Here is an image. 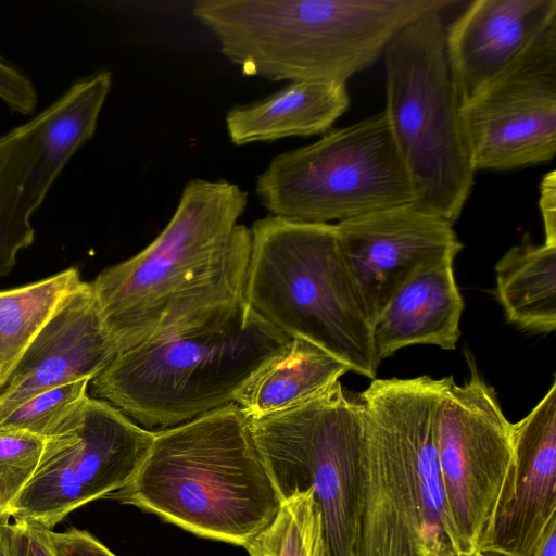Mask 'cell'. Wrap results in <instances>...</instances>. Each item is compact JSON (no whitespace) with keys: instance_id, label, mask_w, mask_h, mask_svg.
<instances>
[{"instance_id":"1","label":"cell","mask_w":556,"mask_h":556,"mask_svg":"<svg viewBox=\"0 0 556 556\" xmlns=\"http://www.w3.org/2000/svg\"><path fill=\"white\" fill-rule=\"evenodd\" d=\"M248 193L192 179L159 236L90 282L117 354L223 324L245 307L251 229L239 224Z\"/></svg>"},{"instance_id":"2","label":"cell","mask_w":556,"mask_h":556,"mask_svg":"<svg viewBox=\"0 0 556 556\" xmlns=\"http://www.w3.org/2000/svg\"><path fill=\"white\" fill-rule=\"evenodd\" d=\"M446 381L374 379L361 393L356 556H463L435 443L434 414Z\"/></svg>"},{"instance_id":"3","label":"cell","mask_w":556,"mask_h":556,"mask_svg":"<svg viewBox=\"0 0 556 556\" xmlns=\"http://www.w3.org/2000/svg\"><path fill=\"white\" fill-rule=\"evenodd\" d=\"M456 0H201L193 16L244 75L346 85L408 24Z\"/></svg>"},{"instance_id":"4","label":"cell","mask_w":556,"mask_h":556,"mask_svg":"<svg viewBox=\"0 0 556 556\" xmlns=\"http://www.w3.org/2000/svg\"><path fill=\"white\" fill-rule=\"evenodd\" d=\"M110 497L243 547L282 505L247 414L236 403L155 431L135 477Z\"/></svg>"},{"instance_id":"5","label":"cell","mask_w":556,"mask_h":556,"mask_svg":"<svg viewBox=\"0 0 556 556\" xmlns=\"http://www.w3.org/2000/svg\"><path fill=\"white\" fill-rule=\"evenodd\" d=\"M250 229L247 306L289 338L306 340L350 371L375 379L380 362L371 319L336 224L268 215Z\"/></svg>"},{"instance_id":"6","label":"cell","mask_w":556,"mask_h":556,"mask_svg":"<svg viewBox=\"0 0 556 556\" xmlns=\"http://www.w3.org/2000/svg\"><path fill=\"white\" fill-rule=\"evenodd\" d=\"M290 340L247 306L223 324L118 353L89 388L139 426L163 430L235 403L245 380Z\"/></svg>"},{"instance_id":"7","label":"cell","mask_w":556,"mask_h":556,"mask_svg":"<svg viewBox=\"0 0 556 556\" xmlns=\"http://www.w3.org/2000/svg\"><path fill=\"white\" fill-rule=\"evenodd\" d=\"M442 12L421 15L384 50L383 113L407 172L414 204L454 224L471 193L476 172Z\"/></svg>"},{"instance_id":"8","label":"cell","mask_w":556,"mask_h":556,"mask_svg":"<svg viewBox=\"0 0 556 556\" xmlns=\"http://www.w3.org/2000/svg\"><path fill=\"white\" fill-rule=\"evenodd\" d=\"M254 443L282 502L313 491L326 556H356L364 407L340 380L286 409L248 415Z\"/></svg>"},{"instance_id":"9","label":"cell","mask_w":556,"mask_h":556,"mask_svg":"<svg viewBox=\"0 0 556 556\" xmlns=\"http://www.w3.org/2000/svg\"><path fill=\"white\" fill-rule=\"evenodd\" d=\"M255 192L269 215L305 224H339L414 203L383 112L275 156Z\"/></svg>"},{"instance_id":"10","label":"cell","mask_w":556,"mask_h":556,"mask_svg":"<svg viewBox=\"0 0 556 556\" xmlns=\"http://www.w3.org/2000/svg\"><path fill=\"white\" fill-rule=\"evenodd\" d=\"M466 357L469 377L463 384L447 377L435 408L434 431L462 555L476 556L513 498L517 464L513 424L473 358L469 353Z\"/></svg>"},{"instance_id":"11","label":"cell","mask_w":556,"mask_h":556,"mask_svg":"<svg viewBox=\"0 0 556 556\" xmlns=\"http://www.w3.org/2000/svg\"><path fill=\"white\" fill-rule=\"evenodd\" d=\"M111 85L108 71L84 78L0 137V276L34 242L30 218L71 157L93 136Z\"/></svg>"},{"instance_id":"12","label":"cell","mask_w":556,"mask_h":556,"mask_svg":"<svg viewBox=\"0 0 556 556\" xmlns=\"http://www.w3.org/2000/svg\"><path fill=\"white\" fill-rule=\"evenodd\" d=\"M475 172H507L556 154V24L463 104Z\"/></svg>"},{"instance_id":"13","label":"cell","mask_w":556,"mask_h":556,"mask_svg":"<svg viewBox=\"0 0 556 556\" xmlns=\"http://www.w3.org/2000/svg\"><path fill=\"white\" fill-rule=\"evenodd\" d=\"M338 242L371 324L394 291L420 266L455 260L463 249L453 224L414 203L336 224Z\"/></svg>"},{"instance_id":"14","label":"cell","mask_w":556,"mask_h":556,"mask_svg":"<svg viewBox=\"0 0 556 556\" xmlns=\"http://www.w3.org/2000/svg\"><path fill=\"white\" fill-rule=\"evenodd\" d=\"M115 355L90 282L81 281L64 298L0 390V419L48 389L91 381Z\"/></svg>"},{"instance_id":"15","label":"cell","mask_w":556,"mask_h":556,"mask_svg":"<svg viewBox=\"0 0 556 556\" xmlns=\"http://www.w3.org/2000/svg\"><path fill=\"white\" fill-rule=\"evenodd\" d=\"M556 24V0H475L446 25L448 61L463 104Z\"/></svg>"},{"instance_id":"16","label":"cell","mask_w":556,"mask_h":556,"mask_svg":"<svg viewBox=\"0 0 556 556\" xmlns=\"http://www.w3.org/2000/svg\"><path fill=\"white\" fill-rule=\"evenodd\" d=\"M516 480L510 503L497 518L482 552L533 556L556 519V381L513 424Z\"/></svg>"},{"instance_id":"17","label":"cell","mask_w":556,"mask_h":556,"mask_svg":"<svg viewBox=\"0 0 556 556\" xmlns=\"http://www.w3.org/2000/svg\"><path fill=\"white\" fill-rule=\"evenodd\" d=\"M154 433L112 404L88 396L55 437L90 503L110 497L131 481L150 451Z\"/></svg>"},{"instance_id":"18","label":"cell","mask_w":556,"mask_h":556,"mask_svg":"<svg viewBox=\"0 0 556 556\" xmlns=\"http://www.w3.org/2000/svg\"><path fill=\"white\" fill-rule=\"evenodd\" d=\"M453 258L416 269L390 296L371 324L379 362L410 345L455 350L464 302Z\"/></svg>"},{"instance_id":"19","label":"cell","mask_w":556,"mask_h":556,"mask_svg":"<svg viewBox=\"0 0 556 556\" xmlns=\"http://www.w3.org/2000/svg\"><path fill=\"white\" fill-rule=\"evenodd\" d=\"M350 106L346 85L294 81L260 101L232 108L226 128L236 146L326 134Z\"/></svg>"},{"instance_id":"20","label":"cell","mask_w":556,"mask_h":556,"mask_svg":"<svg viewBox=\"0 0 556 556\" xmlns=\"http://www.w3.org/2000/svg\"><path fill=\"white\" fill-rule=\"evenodd\" d=\"M349 371L319 346L291 339L245 380L235 403L248 415L278 412L315 396Z\"/></svg>"},{"instance_id":"21","label":"cell","mask_w":556,"mask_h":556,"mask_svg":"<svg viewBox=\"0 0 556 556\" xmlns=\"http://www.w3.org/2000/svg\"><path fill=\"white\" fill-rule=\"evenodd\" d=\"M496 298L507 320L527 331L556 329V245L523 241L495 264Z\"/></svg>"},{"instance_id":"22","label":"cell","mask_w":556,"mask_h":556,"mask_svg":"<svg viewBox=\"0 0 556 556\" xmlns=\"http://www.w3.org/2000/svg\"><path fill=\"white\" fill-rule=\"evenodd\" d=\"M81 282L77 268L0 291V390L64 298Z\"/></svg>"},{"instance_id":"23","label":"cell","mask_w":556,"mask_h":556,"mask_svg":"<svg viewBox=\"0 0 556 556\" xmlns=\"http://www.w3.org/2000/svg\"><path fill=\"white\" fill-rule=\"evenodd\" d=\"M88 503L61 441L51 437L33 478L13 503L11 519L52 530Z\"/></svg>"},{"instance_id":"24","label":"cell","mask_w":556,"mask_h":556,"mask_svg":"<svg viewBox=\"0 0 556 556\" xmlns=\"http://www.w3.org/2000/svg\"><path fill=\"white\" fill-rule=\"evenodd\" d=\"M245 548L251 556H326L321 514L313 491L286 498L275 519Z\"/></svg>"},{"instance_id":"25","label":"cell","mask_w":556,"mask_h":556,"mask_svg":"<svg viewBox=\"0 0 556 556\" xmlns=\"http://www.w3.org/2000/svg\"><path fill=\"white\" fill-rule=\"evenodd\" d=\"M90 380H75L26 400L0 419V429L43 439L58 434L88 399Z\"/></svg>"},{"instance_id":"26","label":"cell","mask_w":556,"mask_h":556,"mask_svg":"<svg viewBox=\"0 0 556 556\" xmlns=\"http://www.w3.org/2000/svg\"><path fill=\"white\" fill-rule=\"evenodd\" d=\"M47 439L0 429V520L11 519L14 501L39 466Z\"/></svg>"},{"instance_id":"27","label":"cell","mask_w":556,"mask_h":556,"mask_svg":"<svg viewBox=\"0 0 556 556\" xmlns=\"http://www.w3.org/2000/svg\"><path fill=\"white\" fill-rule=\"evenodd\" d=\"M3 531L9 556H55L48 529L11 519Z\"/></svg>"},{"instance_id":"28","label":"cell","mask_w":556,"mask_h":556,"mask_svg":"<svg viewBox=\"0 0 556 556\" xmlns=\"http://www.w3.org/2000/svg\"><path fill=\"white\" fill-rule=\"evenodd\" d=\"M0 99L14 112H34L38 96L34 84L0 56Z\"/></svg>"},{"instance_id":"29","label":"cell","mask_w":556,"mask_h":556,"mask_svg":"<svg viewBox=\"0 0 556 556\" xmlns=\"http://www.w3.org/2000/svg\"><path fill=\"white\" fill-rule=\"evenodd\" d=\"M48 538L55 556H116L86 530H48Z\"/></svg>"},{"instance_id":"30","label":"cell","mask_w":556,"mask_h":556,"mask_svg":"<svg viewBox=\"0 0 556 556\" xmlns=\"http://www.w3.org/2000/svg\"><path fill=\"white\" fill-rule=\"evenodd\" d=\"M539 207L543 220L544 243L556 245V174L547 173L540 184Z\"/></svg>"},{"instance_id":"31","label":"cell","mask_w":556,"mask_h":556,"mask_svg":"<svg viewBox=\"0 0 556 556\" xmlns=\"http://www.w3.org/2000/svg\"><path fill=\"white\" fill-rule=\"evenodd\" d=\"M533 556H556V519L547 527Z\"/></svg>"},{"instance_id":"32","label":"cell","mask_w":556,"mask_h":556,"mask_svg":"<svg viewBox=\"0 0 556 556\" xmlns=\"http://www.w3.org/2000/svg\"><path fill=\"white\" fill-rule=\"evenodd\" d=\"M10 520H7V519L0 520V556H9L7 544H5V539H4L3 528H4L5 522H8Z\"/></svg>"},{"instance_id":"33","label":"cell","mask_w":556,"mask_h":556,"mask_svg":"<svg viewBox=\"0 0 556 556\" xmlns=\"http://www.w3.org/2000/svg\"><path fill=\"white\" fill-rule=\"evenodd\" d=\"M476 556H502L500 554L491 553V552H480Z\"/></svg>"}]
</instances>
